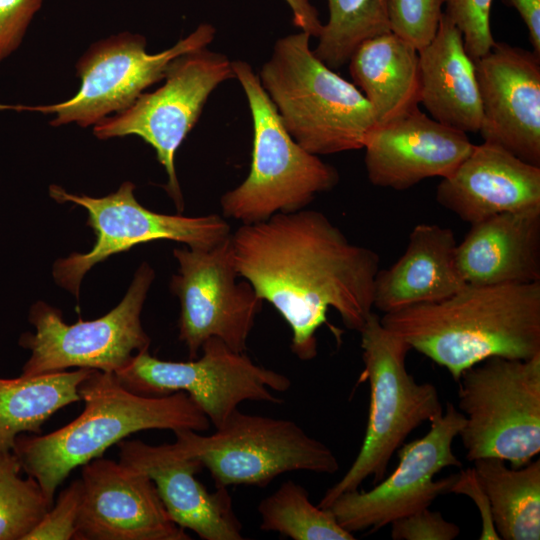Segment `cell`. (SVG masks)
Listing matches in <instances>:
<instances>
[{
  "label": "cell",
  "instance_id": "obj_10",
  "mask_svg": "<svg viewBox=\"0 0 540 540\" xmlns=\"http://www.w3.org/2000/svg\"><path fill=\"white\" fill-rule=\"evenodd\" d=\"M216 29L201 23L172 47L150 54L143 35L122 32L92 44L76 63L79 90L69 99L49 105L2 104L0 111L54 114L52 126L75 123L94 126L128 108L144 91L164 79L170 62L179 55L207 47Z\"/></svg>",
  "mask_w": 540,
  "mask_h": 540
},
{
  "label": "cell",
  "instance_id": "obj_11",
  "mask_svg": "<svg viewBox=\"0 0 540 540\" xmlns=\"http://www.w3.org/2000/svg\"><path fill=\"white\" fill-rule=\"evenodd\" d=\"M233 78L232 61L226 55L206 47L184 53L168 65L163 85L142 93L125 110L100 120L93 126V134L100 140L135 135L149 144L167 174L165 190L182 212L176 152L196 125L211 93Z\"/></svg>",
  "mask_w": 540,
  "mask_h": 540
},
{
  "label": "cell",
  "instance_id": "obj_12",
  "mask_svg": "<svg viewBox=\"0 0 540 540\" xmlns=\"http://www.w3.org/2000/svg\"><path fill=\"white\" fill-rule=\"evenodd\" d=\"M202 355L189 361H165L142 351L115 373L130 391L145 396L184 392L219 428L244 401L279 404L274 392H286L291 380L283 373L254 363L216 337L201 346Z\"/></svg>",
  "mask_w": 540,
  "mask_h": 540
},
{
  "label": "cell",
  "instance_id": "obj_16",
  "mask_svg": "<svg viewBox=\"0 0 540 540\" xmlns=\"http://www.w3.org/2000/svg\"><path fill=\"white\" fill-rule=\"evenodd\" d=\"M76 540H188L169 516L152 480L102 457L82 466Z\"/></svg>",
  "mask_w": 540,
  "mask_h": 540
},
{
  "label": "cell",
  "instance_id": "obj_21",
  "mask_svg": "<svg viewBox=\"0 0 540 540\" xmlns=\"http://www.w3.org/2000/svg\"><path fill=\"white\" fill-rule=\"evenodd\" d=\"M456 263L466 284L540 282V207L472 224L457 244Z\"/></svg>",
  "mask_w": 540,
  "mask_h": 540
},
{
  "label": "cell",
  "instance_id": "obj_9",
  "mask_svg": "<svg viewBox=\"0 0 540 540\" xmlns=\"http://www.w3.org/2000/svg\"><path fill=\"white\" fill-rule=\"evenodd\" d=\"M155 273L143 262L121 302L102 317L74 324L64 322L59 309L39 301L29 312L35 333H24L19 344L31 351L21 376L31 377L85 368L117 373L134 355L146 351L150 338L141 312Z\"/></svg>",
  "mask_w": 540,
  "mask_h": 540
},
{
  "label": "cell",
  "instance_id": "obj_25",
  "mask_svg": "<svg viewBox=\"0 0 540 540\" xmlns=\"http://www.w3.org/2000/svg\"><path fill=\"white\" fill-rule=\"evenodd\" d=\"M92 371L81 368L0 378V453L12 451L20 434H40L42 425L56 411L80 401L79 385Z\"/></svg>",
  "mask_w": 540,
  "mask_h": 540
},
{
  "label": "cell",
  "instance_id": "obj_28",
  "mask_svg": "<svg viewBox=\"0 0 540 540\" xmlns=\"http://www.w3.org/2000/svg\"><path fill=\"white\" fill-rule=\"evenodd\" d=\"M260 529L293 540H354L327 508L312 504L307 490L288 480L258 505Z\"/></svg>",
  "mask_w": 540,
  "mask_h": 540
},
{
  "label": "cell",
  "instance_id": "obj_24",
  "mask_svg": "<svg viewBox=\"0 0 540 540\" xmlns=\"http://www.w3.org/2000/svg\"><path fill=\"white\" fill-rule=\"evenodd\" d=\"M354 85L370 103L376 125L420 103L419 54L411 43L388 32L362 42L349 61Z\"/></svg>",
  "mask_w": 540,
  "mask_h": 540
},
{
  "label": "cell",
  "instance_id": "obj_15",
  "mask_svg": "<svg viewBox=\"0 0 540 540\" xmlns=\"http://www.w3.org/2000/svg\"><path fill=\"white\" fill-rule=\"evenodd\" d=\"M231 235L211 249L176 248L178 273L170 288L179 299V339L189 358H197L210 337L245 352L263 300L252 285L237 281Z\"/></svg>",
  "mask_w": 540,
  "mask_h": 540
},
{
  "label": "cell",
  "instance_id": "obj_1",
  "mask_svg": "<svg viewBox=\"0 0 540 540\" xmlns=\"http://www.w3.org/2000/svg\"><path fill=\"white\" fill-rule=\"evenodd\" d=\"M230 238L239 276L286 321L300 360L317 356L316 332L330 308L358 332L373 312L379 255L351 243L322 212L276 213Z\"/></svg>",
  "mask_w": 540,
  "mask_h": 540
},
{
  "label": "cell",
  "instance_id": "obj_33",
  "mask_svg": "<svg viewBox=\"0 0 540 540\" xmlns=\"http://www.w3.org/2000/svg\"><path fill=\"white\" fill-rule=\"evenodd\" d=\"M390 525L393 540H453L460 534L458 525L428 508L397 519Z\"/></svg>",
  "mask_w": 540,
  "mask_h": 540
},
{
  "label": "cell",
  "instance_id": "obj_7",
  "mask_svg": "<svg viewBox=\"0 0 540 540\" xmlns=\"http://www.w3.org/2000/svg\"><path fill=\"white\" fill-rule=\"evenodd\" d=\"M459 433L466 458H499L520 468L540 452V354L490 357L459 380Z\"/></svg>",
  "mask_w": 540,
  "mask_h": 540
},
{
  "label": "cell",
  "instance_id": "obj_35",
  "mask_svg": "<svg viewBox=\"0 0 540 540\" xmlns=\"http://www.w3.org/2000/svg\"><path fill=\"white\" fill-rule=\"evenodd\" d=\"M450 493L464 494L474 500L481 513L482 530L479 536L480 539H500L494 527L488 497L477 478L474 468H468L457 474Z\"/></svg>",
  "mask_w": 540,
  "mask_h": 540
},
{
  "label": "cell",
  "instance_id": "obj_34",
  "mask_svg": "<svg viewBox=\"0 0 540 540\" xmlns=\"http://www.w3.org/2000/svg\"><path fill=\"white\" fill-rule=\"evenodd\" d=\"M43 0H0V62L15 52Z\"/></svg>",
  "mask_w": 540,
  "mask_h": 540
},
{
  "label": "cell",
  "instance_id": "obj_6",
  "mask_svg": "<svg viewBox=\"0 0 540 540\" xmlns=\"http://www.w3.org/2000/svg\"><path fill=\"white\" fill-rule=\"evenodd\" d=\"M232 66L249 105L253 147L248 176L220 198L223 216L251 224L302 210L332 190L339 173L291 137L251 65L235 60Z\"/></svg>",
  "mask_w": 540,
  "mask_h": 540
},
{
  "label": "cell",
  "instance_id": "obj_36",
  "mask_svg": "<svg viewBox=\"0 0 540 540\" xmlns=\"http://www.w3.org/2000/svg\"><path fill=\"white\" fill-rule=\"evenodd\" d=\"M516 9L529 34L533 52L540 56V0H502Z\"/></svg>",
  "mask_w": 540,
  "mask_h": 540
},
{
  "label": "cell",
  "instance_id": "obj_32",
  "mask_svg": "<svg viewBox=\"0 0 540 540\" xmlns=\"http://www.w3.org/2000/svg\"><path fill=\"white\" fill-rule=\"evenodd\" d=\"M82 500L81 479L73 481L58 496L25 540L74 539Z\"/></svg>",
  "mask_w": 540,
  "mask_h": 540
},
{
  "label": "cell",
  "instance_id": "obj_13",
  "mask_svg": "<svg viewBox=\"0 0 540 540\" xmlns=\"http://www.w3.org/2000/svg\"><path fill=\"white\" fill-rule=\"evenodd\" d=\"M134 191L130 181L104 197L76 195L50 186L49 194L55 201L71 202L87 210V225L96 235L89 252L73 253L54 263L52 273L60 287L78 297L81 281L93 266L141 243L171 240L191 249H211L232 233L230 225L217 214L188 217L151 211L137 201Z\"/></svg>",
  "mask_w": 540,
  "mask_h": 540
},
{
  "label": "cell",
  "instance_id": "obj_5",
  "mask_svg": "<svg viewBox=\"0 0 540 540\" xmlns=\"http://www.w3.org/2000/svg\"><path fill=\"white\" fill-rule=\"evenodd\" d=\"M370 405L364 439L350 468L327 489L318 506L326 508L340 494L357 490L363 481L380 482L392 455L410 433L443 413L436 387L417 382L406 369L411 347L385 328L371 312L359 331Z\"/></svg>",
  "mask_w": 540,
  "mask_h": 540
},
{
  "label": "cell",
  "instance_id": "obj_30",
  "mask_svg": "<svg viewBox=\"0 0 540 540\" xmlns=\"http://www.w3.org/2000/svg\"><path fill=\"white\" fill-rule=\"evenodd\" d=\"M442 6V0H388L390 30L419 50L435 36Z\"/></svg>",
  "mask_w": 540,
  "mask_h": 540
},
{
  "label": "cell",
  "instance_id": "obj_14",
  "mask_svg": "<svg viewBox=\"0 0 540 540\" xmlns=\"http://www.w3.org/2000/svg\"><path fill=\"white\" fill-rule=\"evenodd\" d=\"M465 422L464 415L447 402L445 412L433 419L425 436L403 444L395 470L368 491L353 490L336 497L326 508L347 531L376 532L393 521L429 508L440 495L450 493L457 478L435 480L447 467H462L452 450Z\"/></svg>",
  "mask_w": 540,
  "mask_h": 540
},
{
  "label": "cell",
  "instance_id": "obj_20",
  "mask_svg": "<svg viewBox=\"0 0 540 540\" xmlns=\"http://www.w3.org/2000/svg\"><path fill=\"white\" fill-rule=\"evenodd\" d=\"M436 201L469 224L540 207V167L483 142L436 189Z\"/></svg>",
  "mask_w": 540,
  "mask_h": 540
},
{
  "label": "cell",
  "instance_id": "obj_37",
  "mask_svg": "<svg viewBox=\"0 0 540 540\" xmlns=\"http://www.w3.org/2000/svg\"><path fill=\"white\" fill-rule=\"evenodd\" d=\"M292 13L293 24L311 37H318L323 24L317 9L309 0H284Z\"/></svg>",
  "mask_w": 540,
  "mask_h": 540
},
{
  "label": "cell",
  "instance_id": "obj_23",
  "mask_svg": "<svg viewBox=\"0 0 540 540\" xmlns=\"http://www.w3.org/2000/svg\"><path fill=\"white\" fill-rule=\"evenodd\" d=\"M418 54L420 103L429 116L464 133H478L482 109L474 62L461 31L444 13L435 36Z\"/></svg>",
  "mask_w": 540,
  "mask_h": 540
},
{
  "label": "cell",
  "instance_id": "obj_3",
  "mask_svg": "<svg viewBox=\"0 0 540 540\" xmlns=\"http://www.w3.org/2000/svg\"><path fill=\"white\" fill-rule=\"evenodd\" d=\"M78 392L84 409L75 420L49 434H20L12 450L51 504L56 489L73 469L102 457L132 433L148 429L204 432L210 426L188 394L140 395L127 389L115 373L93 370Z\"/></svg>",
  "mask_w": 540,
  "mask_h": 540
},
{
  "label": "cell",
  "instance_id": "obj_19",
  "mask_svg": "<svg viewBox=\"0 0 540 540\" xmlns=\"http://www.w3.org/2000/svg\"><path fill=\"white\" fill-rule=\"evenodd\" d=\"M120 462L147 475L171 519L204 540H241L242 525L236 517L226 487L209 492L196 478L203 468L175 444L150 445L140 440L117 444Z\"/></svg>",
  "mask_w": 540,
  "mask_h": 540
},
{
  "label": "cell",
  "instance_id": "obj_4",
  "mask_svg": "<svg viewBox=\"0 0 540 540\" xmlns=\"http://www.w3.org/2000/svg\"><path fill=\"white\" fill-rule=\"evenodd\" d=\"M304 31L279 38L258 77L291 137L314 155L363 149L377 124L363 93L319 60Z\"/></svg>",
  "mask_w": 540,
  "mask_h": 540
},
{
  "label": "cell",
  "instance_id": "obj_22",
  "mask_svg": "<svg viewBox=\"0 0 540 540\" xmlns=\"http://www.w3.org/2000/svg\"><path fill=\"white\" fill-rule=\"evenodd\" d=\"M456 248L450 228L416 225L402 256L389 268L379 269L373 307L386 314L455 294L466 285L457 268Z\"/></svg>",
  "mask_w": 540,
  "mask_h": 540
},
{
  "label": "cell",
  "instance_id": "obj_17",
  "mask_svg": "<svg viewBox=\"0 0 540 540\" xmlns=\"http://www.w3.org/2000/svg\"><path fill=\"white\" fill-rule=\"evenodd\" d=\"M481 100L483 142L540 167V56L496 42L473 60Z\"/></svg>",
  "mask_w": 540,
  "mask_h": 540
},
{
  "label": "cell",
  "instance_id": "obj_18",
  "mask_svg": "<svg viewBox=\"0 0 540 540\" xmlns=\"http://www.w3.org/2000/svg\"><path fill=\"white\" fill-rule=\"evenodd\" d=\"M474 146L467 133L416 107L368 133L363 146L367 177L374 186L406 190L427 178L449 176Z\"/></svg>",
  "mask_w": 540,
  "mask_h": 540
},
{
  "label": "cell",
  "instance_id": "obj_26",
  "mask_svg": "<svg viewBox=\"0 0 540 540\" xmlns=\"http://www.w3.org/2000/svg\"><path fill=\"white\" fill-rule=\"evenodd\" d=\"M474 470L491 508L500 539H540V460L509 468L499 458H480Z\"/></svg>",
  "mask_w": 540,
  "mask_h": 540
},
{
  "label": "cell",
  "instance_id": "obj_27",
  "mask_svg": "<svg viewBox=\"0 0 540 540\" xmlns=\"http://www.w3.org/2000/svg\"><path fill=\"white\" fill-rule=\"evenodd\" d=\"M329 19L323 24L313 53L329 68L347 64L367 39L390 32L388 0H327Z\"/></svg>",
  "mask_w": 540,
  "mask_h": 540
},
{
  "label": "cell",
  "instance_id": "obj_31",
  "mask_svg": "<svg viewBox=\"0 0 540 540\" xmlns=\"http://www.w3.org/2000/svg\"><path fill=\"white\" fill-rule=\"evenodd\" d=\"M444 14L462 33L464 48L472 60L486 55L494 46L490 27L492 0H442Z\"/></svg>",
  "mask_w": 540,
  "mask_h": 540
},
{
  "label": "cell",
  "instance_id": "obj_29",
  "mask_svg": "<svg viewBox=\"0 0 540 540\" xmlns=\"http://www.w3.org/2000/svg\"><path fill=\"white\" fill-rule=\"evenodd\" d=\"M13 451L0 453V540H25L52 504L38 482L20 476Z\"/></svg>",
  "mask_w": 540,
  "mask_h": 540
},
{
  "label": "cell",
  "instance_id": "obj_2",
  "mask_svg": "<svg viewBox=\"0 0 540 540\" xmlns=\"http://www.w3.org/2000/svg\"><path fill=\"white\" fill-rule=\"evenodd\" d=\"M380 321L458 381L490 357L540 354V282L466 284L446 299L386 313Z\"/></svg>",
  "mask_w": 540,
  "mask_h": 540
},
{
  "label": "cell",
  "instance_id": "obj_8",
  "mask_svg": "<svg viewBox=\"0 0 540 540\" xmlns=\"http://www.w3.org/2000/svg\"><path fill=\"white\" fill-rule=\"evenodd\" d=\"M174 435L179 449L209 471L216 488L265 487L288 472L334 474L339 470L333 451L288 419L237 409L213 434L181 429Z\"/></svg>",
  "mask_w": 540,
  "mask_h": 540
}]
</instances>
